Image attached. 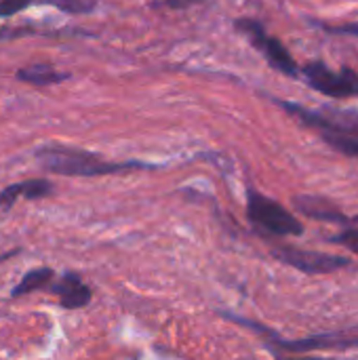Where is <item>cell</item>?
Instances as JSON below:
<instances>
[{"instance_id":"6da1fadb","label":"cell","mask_w":358,"mask_h":360,"mask_svg":"<svg viewBox=\"0 0 358 360\" xmlns=\"http://www.w3.org/2000/svg\"><path fill=\"white\" fill-rule=\"evenodd\" d=\"M34 158L49 173L63 177H103V175H122L133 171H154L158 165L143 160H110L91 150L65 146L59 141L42 143L34 150Z\"/></svg>"},{"instance_id":"7a4b0ae2","label":"cell","mask_w":358,"mask_h":360,"mask_svg":"<svg viewBox=\"0 0 358 360\" xmlns=\"http://www.w3.org/2000/svg\"><path fill=\"white\" fill-rule=\"evenodd\" d=\"M287 114L300 120L304 127L314 129L323 141L344 156H358V112L346 110H310L293 101L274 99Z\"/></svg>"},{"instance_id":"3957f363","label":"cell","mask_w":358,"mask_h":360,"mask_svg":"<svg viewBox=\"0 0 358 360\" xmlns=\"http://www.w3.org/2000/svg\"><path fill=\"white\" fill-rule=\"evenodd\" d=\"M247 219L253 230L264 238H289L304 236V224L279 200L264 196L253 186L247 188Z\"/></svg>"},{"instance_id":"277c9868","label":"cell","mask_w":358,"mask_h":360,"mask_svg":"<svg viewBox=\"0 0 358 360\" xmlns=\"http://www.w3.org/2000/svg\"><path fill=\"white\" fill-rule=\"evenodd\" d=\"M228 321H234L238 325H245L253 331H257L260 335L266 338L268 348L281 356V354H308V352H342V350H352L358 348V333H348V331H333V333H319V335H310V338H302V340H283L279 338L274 331H270L264 325H257L253 321L241 319V316H232V314H224Z\"/></svg>"},{"instance_id":"5b68a950","label":"cell","mask_w":358,"mask_h":360,"mask_svg":"<svg viewBox=\"0 0 358 360\" xmlns=\"http://www.w3.org/2000/svg\"><path fill=\"white\" fill-rule=\"evenodd\" d=\"M236 32H241L253 49H257L264 59L268 61V65L276 72H281L287 78H300V65L295 63L293 55L289 53V49L272 34H268V30L264 27V23H260L253 17H238L234 21Z\"/></svg>"},{"instance_id":"8992f818","label":"cell","mask_w":358,"mask_h":360,"mask_svg":"<svg viewBox=\"0 0 358 360\" xmlns=\"http://www.w3.org/2000/svg\"><path fill=\"white\" fill-rule=\"evenodd\" d=\"M300 78L306 80L317 93L327 95L331 99H350L358 97V72L344 65L340 70L329 68L325 61H308L300 68Z\"/></svg>"},{"instance_id":"52a82bcc","label":"cell","mask_w":358,"mask_h":360,"mask_svg":"<svg viewBox=\"0 0 358 360\" xmlns=\"http://www.w3.org/2000/svg\"><path fill=\"white\" fill-rule=\"evenodd\" d=\"M272 257L289 268H295L298 272H304L308 276H321V274H333L340 270H346L352 266V259L346 255H333L323 251H310L300 249L291 245H274Z\"/></svg>"},{"instance_id":"ba28073f","label":"cell","mask_w":358,"mask_h":360,"mask_svg":"<svg viewBox=\"0 0 358 360\" xmlns=\"http://www.w3.org/2000/svg\"><path fill=\"white\" fill-rule=\"evenodd\" d=\"M293 209L314 221L321 224H331V226H350V215H346L342 211V207L338 202H333L327 196H319V194H298L291 198Z\"/></svg>"},{"instance_id":"9c48e42d","label":"cell","mask_w":358,"mask_h":360,"mask_svg":"<svg viewBox=\"0 0 358 360\" xmlns=\"http://www.w3.org/2000/svg\"><path fill=\"white\" fill-rule=\"evenodd\" d=\"M46 293L55 295L63 310H80L93 302V289L76 272H63L61 276H55L49 283Z\"/></svg>"},{"instance_id":"30bf717a","label":"cell","mask_w":358,"mask_h":360,"mask_svg":"<svg viewBox=\"0 0 358 360\" xmlns=\"http://www.w3.org/2000/svg\"><path fill=\"white\" fill-rule=\"evenodd\" d=\"M53 190H55V186L49 179H44V177H36V179H25V181L11 184V186H6L0 192V211H11L13 205L19 198H25V200L46 198V196L53 194Z\"/></svg>"},{"instance_id":"8fae6325","label":"cell","mask_w":358,"mask_h":360,"mask_svg":"<svg viewBox=\"0 0 358 360\" xmlns=\"http://www.w3.org/2000/svg\"><path fill=\"white\" fill-rule=\"evenodd\" d=\"M17 80L30 84V86H53V84H61L65 80H70V72H61L51 63H32L25 68L17 70Z\"/></svg>"},{"instance_id":"7c38bea8","label":"cell","mask_w":358,"mask_h":360,"mask_svg":"<svg viewBox=\"0 0 358 360\" xmlns=\"http://www.w3.org/2000/svg\"><path fill=\"white\" fill-rule=\"evenodd\" d=\"M55 270L53 268H32L23 274V278L11 289V300H19V297H25L30 293H36V291H46L49 283L55 278Z\"/></svg>"},{"instance_id":"4fadbf2b","label":"cell","mask_w":358,"mask_h":360,"mask_svg":"<svg viewBox=\"0 0 358 360\" xmlns=\"http://www.w3.org/2000/svg\"><path fill=\"white\" fill-rule=\"evenodd\" d=\"M40 4H51L68 15H87L93 13L97 6V0H38Z\"/></svg>"},{"instance_id":"5bb4252c","label":"cell","mask_w":358,"mask_h":360,"mask_svg":"<svg viewBox=\"0 0 358 360\" xmlns=\"http://www.w3.org/2000/svg\"><path fill=\"white\" fill-rule=\"evenodd\" d=\"M325 240L331 243V245L346 247L348 251H352L354 255H358V228H354V226H346L342 232L331 234V236H325Z\"/></svg>"},{"instance_id":"9a60e30c","label":"cell","mask_w":358,"mask_h":360,"mask_svg":"<svg viewBox=\"0 0 358 360\" xmlns=\"http://www.w3.org/2000/svg\"><path fill=\"white\" fill-rule=\"evenodd\" d=\"M310 21H312V25L325 30L327 34L358 38V21H344V23H329V21H321V19H310Z\"/></svg>"},{"instance_id":"2e32d148","label":"cell","mask_w":358,"mask_h":360,"mask_svg":"<svg viewBox=\"0 0 358 360\" xmlns=\"http://www.w3.org/2000/svg\"><path fill=\"white\" fill-rule=\"evenodd\" d=\"M34 2H38V0H0V17H4V19L13 17Z\"/></svg>"},{"instance_id":"e0dca14e","label":"cell","mask_w":358,"mask_h":360,"mask_svg":"<svg viewBox=\"0 0 358 360\" xmlns=\"http://www.w3.org/2000/svg\"><path fill=\"white\" fill-rule=\"evenodd\" d=\"M203 0H156L152 2V6H162V8H171V11H181V8H188V6H194Z\"/></svg>"},{"instance_id":"ac0fdd59","label":"cell","mask_w":358,"mask_h":360,"mask_svg":"<svg viewBox=\"0 0 358 360\" xmlns=\"http://www.w3.org/2000/svg\"><path fill=\"white\" fill-rule=\"evenodd\" d=\"M350 226H358V215H352V217H350Z\"/></svg>"}]
</instances>
